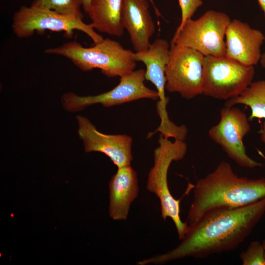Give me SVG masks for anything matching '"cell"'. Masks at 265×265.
<instances>
[{"mask_svg":"<svg viewBox=\"0 0 265 265\" xmlns=\"http://www.w3.org/2000/svg\"><path fill=\"white\" fill-rule=\"evenodd\" d=\"M265 213V197L242 207L211 211L188 225L187 232L176 247L137 264H162L186 257L204 259L232 251L249 236Z\"/></svg>","mask_w":265,"mask_h":265,"instance_id":"cell-1","label":"cell"},{"mask_svg":"<svg viewBox=\"0 0 265 265\" xmlns=\"http://www.w3.org/2000/svg\"><path fill=\"white\" fill-rule=\"evenodd\" d=\"M187 217L190 226L205 213L219 209L244 207L265 197V178L239 177L230 164L220 162L216 168L198 180Z\"/></svg>","mask_w":265,"mask_h":265,"instance_id":"cell-2","label":"cell"},{"mask_svg":"<svg viewBox=\"0 0 265 265\" xmlns=\"http://www.w3.org/2000/svg\"><path fill=\"white\" fill-rule=\"evenodd\" d=\"M45 53L65 57L83 71L99 69L110 78L122 77L133 71L136 66L134 53L109 38L89 48L83 47L76 41H70L47 49Z\"/></svg>","mask_w":265,"mask_h":265,"instance_id":"cell-3","label":"cell"},{"mask_svg":"<svg viewBox=\"0 0 265 265\" xmlns=\"http://www.w3.org/2000/svg\"><path fill=\"white\" fill-rule=\"evenodd\" d=\"M158 142L159 145L154 152V165L148 175L146 188L159 198L163 219L165 220L167 218L172 219L178 237L182 240L188 230V225L181 218V199H176L171 194L167 175L172 162L181 160L185 157L187 145L184 140L171 141L161 134Z\"/></svg>","mask_w":265,"mask_h":265,"instance_id":"cell-4","label":"cell"},{"mask_svg":"<svg viewBox=\"0 0 265 265\" xmlns=\"http://www.w3.org/2000/svg\"><path fill=\"white\" fill-rule=\"evenodd\" d=\"M231 21L224 13L208 10L177 29L171 44L194 49L205 56H225V34Z\"/></svg>","mask_w":265,"mask_h":265,"instance_id":"cell-5","label":"cell"},{"mask_svg":"<svg viewBox=\"0 0 265 265\" xmlns=\"http://www.w3.org/2000/svg\"><path fill=\"white\" fill-rule=\"evenodd\" d=\"M82 19L31 5L22 6L13 14L11 28L20 38H27L35 32L42 33L47 30L63 31L66 37L71 38L74 31L78 30L88 35L94 44L102 41L103 36L96 32L91 24L85 23Z\"/></svg>","mask_w":265,"mask_h":265,"instance_id":"cell-6","label":"cell"},{"mask_svg":"<svg viewBox=\"0 0 265 265\" xmlns=\"http://www.w3.org/2000/svg\"><path fill=\"white\" fill-rule=\"evenodd\" d=\"M254 67L226 56H206L203 65L202 94L228 100L241 94L253 82Z\"/></svg>","mask_w":265,"mask_h":265,"instance_id":"cell-7","label":"cell"},{"mask_svg":"<svg viewBox=\"0 0 265 265\" xmlns=\"http://www.w3.org/2000/svg\"><path fill=\"white\" fill-rule=\"evenodd\" d=\"M204 57L194 49L171 44L165 90L186 99L202 94Z\"/></svg>","mask_w":265,"mask_h":265,"instance_id":"cell-8","label":"cell"},{"mask_svg":"<svg viewBox=\"0 0 265 265\" xmlns=\"http://www.w3.org/2000/svg\"><path fill=\"white\" fill-rule=\"evenodd\" d=\"M145 70L140 69L120 78L119 84L111 90L95 96H80L73 92L64 93L61 97L62 106L66 110L76 112L87 106L100 104L110 107L140 99L157 100V91L147 87L145 83Z\"/></svg>","mask_w":265,"mask_h":265,"instance_id":"cell-9","label":"cell"},{"mask_svg":"<svg viewBox=\"0 0 265 265\" xmlns=\"http://www.w3.org/2000/svg\"><path fill=\"white\" fill-rule=\"evenodd\" d=\"M249 121L239 108L225 106L220 112L218 123L210 128L208 135L238 165L253 169L263 164L251 158L246 152L243 139L251 130Z\"/></svg>","mask_w":265,"mask_h":265,"instance_id":"cell-10","label":"cell"},{"mask_svg":"<svg viewBox=\"0 0 265 265\" xmlns=\"http://www.w3.org/2000/svg\"><path fill=\"white\" fill-rule=\"evenodd\" d=\"M78 134L85 153L97 152L106 155L117 167L130 165L132 160V138L126 134H107L99 132L86 117L76 116Z\"/></svg>","mask_w":265,"mask_h":265,"instance_id":"cell-11","label":"cell"},{"mask_svg":"<svg viewBox=\"0 0 265 265\" xmlns=\"http://www.w3.org/2000/svg\"><path fill=\"white\" fill-rule=\"evenodd\" d=\"M170 45L165 39H158L145 51L136 52L134 58L136 61L143 62L146 66L145 80L150 81L156 87L159 101L157 110L160 119V125L166 127L172 121L166 110L168 99L165 97V68L169 59Z\"/></svg>","mask_w":265,"mask_h":265,"instance_id":"cell-12","label":"cell"},{"mask_svg":"<svg viewBox=\"0 0 265 265\" xmlns=\"http://www.w3.org/2000/svg\"><path fill=\"white\" fill-rule=\"evenodd\" d=\"M265 35L259 29L238 19L230 23L225 34L226 57L246 66L257 65L262 53Z\"/></svg>","mask_w":265,"mask_h":265,"instance_id":"cell-13","label":"cell"},{"mask_svg":"<svg viewBox=\"0 0 265 265\" xmlns=\"http://www.w3.org/2000/svg\"><path fill=\"white\" fill-rule=\"evenodd\" d=\"M121 18L135 52L147 50L155 26L147 0H123Z\"/></svg>","mask_w":265,"mask_h":265,"instance_id":"cell-14","label":"cell"},{"mask_svg":"<svg viewBox=\"0 0 265 265\" xmlns=\"http://www.w3.org/2000/svg\"><path fill=\"white\" fill-rule=\"evenodd\" d=\"M109 215L114 220H125L130 206L138 196L136 172L130 165L118 167L109 183Z\"/></svg>","mask_w":265,"mask_h":265,"instance_id":"cell-15","label":"cell"},{"mask_svg":"<svg viewBox=\"0 0 265 265\" xmlns=\"http://www.w3.org/2000/svg\"><path fill=\"white\" fill-rule=\"evenodd\" d=\"M123 0H91L87 12L93 28L109 35L121 36L124 32L121 18Z\"/></svg>","mask_w":265,"mask_h":265,"instance_id":"cell-16","label":"cell"},{"mask_svg":"<svg viewBox=\"0 0 265 265\" xmlns=\"http://www.w3.org/2000/svg\"><path fill=\"white\" fill-rule=\"evenodd\" d=\"M244 105L250 107L248 119H265V80L253 81L239 95L228 100L225 106Z\"/></svg>","mask_w":265,"mask_h":265,"instance_id":"cell-17","label":"cell"},{"mask_svg":"<svg viewBox=\"0 0 265 265\" xmlns=\"http://www.w3.org/2000/svg\"><path fill=\"white\" fill-rule=\"evenodd\" d=\"M31 6L83 18L81 0H33Z\"/></svg>","mask_w":265,"mask_h":265,"instance_id":"cell-18","label":"cell"},{"mask_svg":"<svg viewBox=\"0 0 265 265\" xmlns=\"http://www.w3.org/2000/svg\"><path fill=\"white\" fill-rule=\"evenodd\" d=\"M243 265H265V251L262 243L252 241L247 249L239 255Z\"/></svg>","mask_w":265,"mask_h":265,"instance_id":"cell-19","label":"cell"},{"mask_svg":"<svg viewBox=\"0 0 265 265\" xmlns=\"http://www.w3.org/2000/svg\"><path fill=\"white\" fill-rule=\"evenodd\" d=\"M181 10V20L177 29L180 28L185 22L191 19L198 7L203 4L202 0H178Z\"/></svg>","mask_w":265,"mask_h":265,"instance_id":"cell-20","label":"cell"},{"mask_svg":"<svg viewBox=\"0 0 265 265\" xmlns=\"http://www.w3.org/2000/svg\"><path fill=\"white\" fill-rule=\"evenodd\" d=\"M259 133L260 134V138L261 141L264 144H265V121L263 122L261 126V128L259 132ZM261 155L265 159V157L263 156V154H261Z\"/></svg>","mask_w":265,"mask_h":265,"instance_id":"cell-21","label":"cell"},{"mask_svg":"<svg viewBox=\"0 0 265 265\" xmlns=\"http://www.w3.org/2000/svg\"><path fill=\"white\" fill-rule=\"evenodd\" d=\"M82 7L85 12H87L90 5L91 0H81Z\"/></svg>","mask_w":265,"mask_h":265,"instance_id":"cell-22","label":"cell"},{"mask_svg":"<svg viewBox=\"0 0 265 265\" xmlns=\"http://www.w3.org/2000/svg\"><path fill=\"white\" fill-rule=\"evenodd\" d=\"M259 5L262 9V10L263 11L265 16V0H257Z\"/></svg>","mask_w":265,"mask_h":265,"instance_id":"cell-23","label":"cell"},{"mask_svg":"<svg viewBox=\"0 0 265 265\" xmlns=\"http://www.w3.org/2000/svg\"><path fill=\"white\" fill-rule=\"evenodd\" d=\"M260 62L262 67L265 69V53H262Z\"/></svg>","mask_w":265,"mask_h":265,"instance_id":"cell-24","label":"cell"},{"mask_svg":"<svg viewBox=\"0 0 265 265\" xmlns=\"http://www.w3.org/2000/svg\"><path fill=\"white\" fill-rule=\"evenodd\" d=\"M149 0L152 3V4H153V6H154V8H155V11H156V13L157 15L158 16L160 15V13H159V12L158 11V10L157 9V7H156V6L155 5V4H154V2H153V0Z\"/></svg>","mask_w":265,"mask_h":265,"instance_id":"cell-25","label":"cell"},{"mask_svg":"<svg viewBox=\"0 0 265 265\" xmlns=\"http://www.w3.org/2000/svg\"><path fill=\"white\" fill-rule=\"evenodd\" d=\"M262 244H263V247H264V251H265V239L263 240V241L262 242Z\"/></svg>","mask_w":265,"mask_h":265,"instance_id":"cell-26","label":"cell"}]
</instances>
